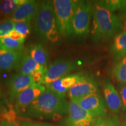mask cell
Returning <instances> with one entry per match:
<instances>
[{"label":"cell","mask_w":126,"mask_h":126,"mask_svg":"<svg viewBox=\"0 0 126 126\" xmlns=\"http://www.w3.org/2000/svg\"><path fill=\"white\" fill-rule=\"evenodd\" d=\"M68 113L65 96L46 88L20 116L40 119H58Z\"/></svg>","instance_id":"cell-1"},{"label":"cell","mask_w":126,"mask_h":126,"mask_svg":"<svg viewBox=\"0 0 126 126\" xmlns=\"http://www.w3.org/2000/svg\"><path fill=\"white\" fill-rule=\"evenodd\" d=\"M91 37L95 43L106 41L123 28L120 19L97 2L92 8Z\"/></svg>","instance_id":"cell-2"},{"label":"cell","mask_w":126,"mask_h":126,"mask_svg":"<svg viewBox=\"0 0 126 126\" xmlns=\"http://www.w3.org/2000/svg\"><path fill=\"white\" fill-rule=\"evenodd\" d=\"M34 31L42 40L55 43L60 39L54 8L52 1H45L40 3L37 15L34 18Z\"/></svg>","instance_id":"cell-3"},{"label":"cell","mask_w":126,"mask_h":126,"mask_svg":"<svg viewBox=\"0 0 126 126\" xmlns=\"http://www.w3.org/2000/svg\"><path fill=\"white\" fill-rule=\"evenodd\" d=\"M78 1L54 0L52 1L58 29L61 36L72 35V22Z\"/></svg>","instance_id":"cell-4"},{"label":"cell","mask_w":126,"mask_h":126,"mask_svg":"<svg viewBox=\"0 0 126 126\" xmlns=\"http://www.w3.org/2000/svg\"><path fill=\"white\" fill-rule=\"evenodd\" d=\"M92 6L89 1H78L72 22V34L85 37L89 32Z\"/></svg>","instance_id":"cell-5"},{"label":"cell","mask_w":126,"mask_h":126,"mask_svg":"<svg viewBox=\"0 0 126 126\" xmlns=\"http://www.w3.org/2000/svg\"><path fill=\"white\" fill-rule=\"evenodd\" d=\"M71 100L78 104L94 119L106 116V105L100 94L97 92Z\"/></svg>","instance_id":"cell-6"},{"label":"cell","mask_w":126,"mask_h":126,"mask_svg":"<svg viewBox=\"0 0 126 126\" xmlns=\"http://www.w3.org/2000/svg\"><path fill=\"white\" fill-rule=\"evenodd\" d=\"M77 67L76 63L69 60H57L51 63L47 68L46 73L40 83L46 86L65 77L69 72L74 70Z\"/></svg>","instance_id":"cell-7"},{"label":"cell","mask_w":126,"mask_h":126,"mask_svg":"<svg viewBox=\"0 0 126 126\" xmlns=\"http://www.w3.org/2000/svg\"><path fill=\"white\" fill-rule=\"evenodd\" d=\"M46 89L45 85L35 83L19 94L14 101V110L16 114L20 116Z\"/></svg>","instance_id":"cell-8"},{"label":"cell","mask_w":126,"mask_h":126,"mask_svg":"<svg viewBox=\"0 0 126 126\" xmlns=\"http://www.w3.org/2000/svg\"><path fill=\"white\" fill-rule=\"evenodd\" d=\"M94 121V118L78 104L72 100L68 102V113L64 126H92Z\"/></svg>","instance_id":"cell-9"},{"label":"cell","mask_w":126,"mask_h":126,"mask_svg":"<svg viewBox=\"0 0 126 126\" xmlns=\"http://www.w3.org/2000/svg\"><path fill=\"white\" fill-rule=\"evenodd\" d=\"M19 68L20 74L32 77L35 82L39 83L42 81L47 70V67L40 65L28 52H24Z\"/></svg>","instance_id":"cell-10"},{"label":"cell","mask_w":126,"mask_h":126,"mask_svg":"<svg viewBox=\"0 0 126 126\" xmlns=\"http://www.w3.org/2000/svg\"><path fill=\"white\" fill-rule=\"evenodd\" d=\"M97 90L98 86L94 79L87 75L81 74L78 81L70 88L67 93L71 100H72L97 93Z\"/></svg>","instance_id":"cell-11"},{"label":"cell","mask_w":126,"mask_h":126,"mask_svg":"<svg viewBox=\"0 0 126 126\" xmlns=\"http://www.w3.org/2000/svg\"><path fill=\"white\" fill-rule=\"evenodd\" d=\"M35 83L34 79L30 75L20 73L14 75L7 81L9 101L14 102L19 94Z\"/></svg>","instance_id":"cell-12"},{"label":"cell","mask_w":126,"mask_h":126,"mask_svg":"<svg viewBox=\"0 0 126 126\" xmlns=\"http://www.w3.org/2000/svg\"><path fill=\"white\" fill-rule=\"evenodd\" d=\"M40 3L34 0H27L14 11L10 18L14 22L31 21L38 12Z\"/></svg>","instance_id":"cell-13"},{"label":"cell","mask_w":126,"mask_h":126,"mask_svg":"<svg viewBox=\"0 0 126 126\" xmlns=\"http://www.w3.org/2000/svg\"><path fill=\"white\" fill-rule=\"evenodd\" d=\"M23 54V51L0 49V71H10L19 68Z\"/></svg>","instance_id":"cell-14"},{"label":"cell","mask_w":126,"mask_h":126,"mask_svg":"<svg viewBox=\"0 0 126 126\" xmlns=\"http://www.w3.org/2000/svg\"><path fill=\"white\" fill-rule=\"evenodd\" d=\"M103 89L104 96L109 109L115 114L119 113L123 107L120 94L109 81L104 83Z\"/></svg>","instance_id":"cell-15"},{"label":"cell","mask_w":126,"mask_h":126,"mask_svg":"<svg viewBox=\"0 0 126 126\" xmlns=\"http://www.w3.org/2000/svg\"><path fill=\"white\" fill-rule=\"evenodd\" d=\"M81 75V74L67 75L53 82L46 86L48 90L65 96L66 92H68L70 88L77 83Z\"/></svg>","instance_id":"cell-16"},{"label":"cell","mask_w":126,"mask_h":126,"mask_svg":"<svg viewBox=\"0 0 126 126\" xmlns=\"http://www.w3.org/2000/svg\"><path fill=\"white\" fill-rule=\"evenodd\" d=\"M111 51L116 61L126 57V31H123L115 36Z\"/></svg>","instance_id":"cell-17"},{"label":"cell","mask_w":126,"mask_h":126,"mask_svg":"<svg viewBox=\"0 0 126 126\" xmlns=\"http://www.w3.org/2000/svg\"><path fill=\"white\" fill-rule=\"evenodd\" d=\"M28 54L41 65L47 67L48 61V53L45 47L41 43L31 45L28 50Z\"/></svg>","instance_id":"cell-18"},{"label":"cell","mask_w":126,"mask_h":126,"mask_svg":"<svg viewBox=\"0 0 126 126\" xmlns=\"http://www.w3.org/2000/svg\"><path fill=\"white\" fill-rule=\"evenodd\" d=\"M27 0H3L0 1V16H5L14 13L20 5Z\"/></svg>","instance_id":"cell-19"},{"label":"cell","mask_w":126,"mask_h":126,"mask_svg":"<svg viewBox=\"0 0 126 126\" xmlns=\"http://www.w3.org/2000/svg\"><path fill=\"white\" fill-rule=\"evenodd\" d=\"M111 74L121 84L126 83V57L117 61L111 69Z\"/></svg>","instance_id":"cell-20"},{"label":"cell","mask_w":126,"mask_h":126,"mask_svg":"<svg viewBox=\"0 0 126 126\" xmlns=\"http://www.w3.org/2000/svg\"><path fill=\"white\" fill-rule=\"evenodd\" d=\"M0 49L9 51H23V43L9 36L0 37Z\"/></svg>","instance_id":"cell-21"},{"label":"cell","mask_w":126,"mask_h":126,"mask_svg":"<svg viewBox=\"0 0 126 126\" xmlns=\"http://www.w3.org/2000/svg\"><path fill=\"white\" fill-rule=\"evenodd\" d=\"M92 126H123L116 116H104L97 118Z\"/></svg>","instance_id":"cell-22"},{"label":"cell","mask_w":126,"mask_h":126,"mask_svg":"<svg viewBox=\"0 0 126 126\" xmlns=\"http://www.w3.org/2000/svg\"><path fill=\"white\" fill-rule=\"evenodd\" d=\"M101 5L110 12H114L120 11L123 7L125 1L122 0H105L97 1Z\"/></svg>","instance_id":"cell-23"},{"label":"cell","mask_w":126,"mask_h":126,"mask_svg":"<svg viewBox=\"0 0 126 126\" xmlns=\"http://www.w3.org/2000/svg\"><path fill=\"white\" fill-rule=\"evenodd\" d=\"M14 30V21L10 18L0 20V37L8 36Z\"/></svg>","instance_id":"cell-24"},{"label":"cell","mask_w":126,"mask_h":126,"mask_svg":"<svg viewBox=\"0 0 126 126\" xmlns=\"http://www.w3.org/2000/svg\"><path fill=\"white\" fill-rule=\"evenodd\" d=\"M14 30L18 31L26 39L31 31V21L14 22Z\"/></svg>","instance_id":"cell-25"},{"label":"cell","mask_w":126,"mask_h":126,"mask_svg":"<svg viewBox=\"0 0 126 126\" xmlns=\"http://www.w3.org/2000/svg\"><path fill=\"white\" fill-rule=\"evenodd\" d=\"M120 95L122 101L123 108L126 110V83H122L120 85Z\"/></svg>","instance_id":"cell-26"},{"label":"cell","mask_w":126,"mask_h":126,"mask_svg":"<svg viewBox=\"0 0 126 126\" xmlns=\"http://www.w3.org/2000/svg\"><path fill=\"white\" fill-rule=\"evenodd\" d=\"M14 110L9 108V106L7 100H5V99L0 100V113L7 114V113L11 112Z\"/></svg>","instance_id":"cell-27"},{"label":"cell","mask_w":126,"mask_h":126,"mask_svg":"<svg viewBox=\"0 0 126 126\" xmlns=\"http://www.w3.org/2000/svg\"><path fill=\"white\" fill-rule=\"evenodd\" d=\"M8 36H9V37H11V38L13 39L14 40H17L18 41V42H21V43H23L25 42V38L20 33H19L18 31H15V30H13V31H12L10 33H9L8 35Z\"/></svg>","instance_id":"cell-28"},{"label":"cell","mask_w":126,"mask_h":126,"mask_svg":"<svg viewBox=\"0 0 126 126\" xmlns=\"http://www.w3.org/2000/svg\"><path fill=\"white\" fill-rule=\"evenodd\" d=\"M22 126H54L51 124L46 123L34 122L31 121H23L21 124Z\"/></svg>","instance_id":"cell-29"},{"label":"cell","mask_w":126,"mask_h":126,"mask_svg":"<svg viewBox=\"0 0 126 126\" xmlns=\"http://www.w3.org/2000/svg\"><path fill=\"white\" fill-rule=\"evenodd\" d=\"M0 126H19L14 121L4 120L0 123Z\"/></svg>","instance_id":"cell-30"},{"label":"cell","mask_w":126,"mask_h":126,"mask_svg":"<svg viewBox=\"0 0 126 126\" xmlns=\"http://www.w3.org/2000/svg\"><path fill=\"white\" fill-rule=\"evenodd\" d=\"M120 12L122 17L126 18V1H125L123 7L120 10Z\"/></svg>","instance_id":"cell-31"},{"label":"cell","mask_w":126,"mask_h":126,"mask_svg":"<svg viewBox=\"0 0 126 126\" xmlns=\"http://www.w3.org/2000/svg\"><path fill=\"white\" fill-rule=\"evenodd\" d=\"M3 98V93L1 90V87H0V100H1Z\"/></svg>","instance_id":"cell-32"},{"label":"cell","mask_w":126,"mask_h":126,"mask_svg":"<svg viewBox=\"0 0 126 126\" xmlns=\"http://www.w3.org/2000/svg\"><path fill=\"white\" fill-rule=\"evenodd\" d=\"M124 125L126 126V114L125 115L124 118Z\"/></svg>","instance_id":"cell-33"},{"label":"cell","mask_w":126,"mask_h":126,"mask_svg":"<svg viewBox=\"0 0 126 126\" xmlns=\"http://www.w3.org/2000/svg\"><path fill=\"white\" fill-rule=\"evenodd\" d=\"M0 78H1V73H0Z\"/></svg>","instance_id":"cell-34"}]
</instances>
